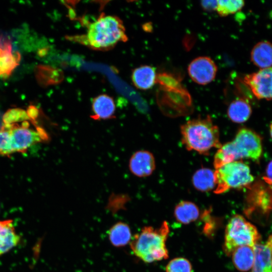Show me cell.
<instances>
[{"label": "cell", "mask_w": 272, "mask_h": 272, "mask_svg": "<svg viewBox=\"0 0 272 272\" xmlns=\"http://www.w3.org/2000/svg\"><path fill=\"white\" fill-rule=\"evenodd\" d=\"M180 133L186 149L201 155H207L212 149H219L222 146L219 127L210 116L187 121L181 125Z\"/></svg>", "instance_id": "cell-1"}, {"label": "cell", "mask_w": 272, "mask_h": 272, "mask_svg": "<svg viewBox=\"0 0 272 272\" xmlns=\"http://www.w3.org/2000/svg\"><path fill=\"white\" fill-rule=\"evenodd\" d=\"M262 153L260 138L252 130L242 128L234 139L218 149L214 158V166L218 169L222 166L237 160L248 158L258 160Z\"/></svg>", "instance_id": "cell-2"}, {"label": "cell", "mask_w": 272, "mask_h": 272, "mask_svg": "<svg viewBox=\"0 0 272 272\" xmlns=\"http://www.w3.org/2000/svg\"><path fill=\"white\" fill-rule=\"evenodd\" d=\"M80 40L93 49L106 50L125 41L127 37L122 21L118 17L103 14L89 25L87 34Z\"/></svg>", "instance_id": "cell-3"}, {"label": "cell", "mask_w": 272, "mask_h": 272, "mask_svg": "<svg viewBox=\"0 0 272 272\" xmlns=\"http://www.w3.org/2000/svg\"><path fill=\"white\" fill-rule=\"evenodd\" d=\"M169 233V226L165 221L157 229L145 227L132 238L130 248L137 257L145 262L166 259L168 252L166 242Z\"/></svg>", "instance_id": "cell-4"}, {"label": "cell", "mask_w": 272, "mask_h": 272, "mask_svg": "<svg viewBox=\"0 0 272 272\" xmlns=\"http://www.w3.org/2000/svg\"><path fill=\"white\" fill-rule=\"evenodd\" d=\"M257 228L240 215L233 216L229 221L225 232L223 249L227 255H231L238 247H254L260 239Z\"/></svg>", "instance_id": "cell-5"}, {"label": "cell", "mask_w": 272, "mask_h": 272, "mask_svg": "<svg viewBox=\"0 0 272 272\" xmlns=\"http://www.w3.org/2000/svg\"><path fill=\"white\" fill-rule=\"evenodd\" d=\"M36 122L26 120L20 123L3 124L2 126L8 132L12 154L24 153L32 146L48 141L49 137L42 127L38 125L35 128L30 127L31 123Z\"/></svg>", "instance_id": "cell-6"}, {"label": "cell", "mask_w": 272, "mask_h": 272, "mask_svg": "<svg viewBox=\"0 0 272 272\" xmlns=\"http://www.w3.org/2000/svg\"><path fill=\"white\" fill-rule=\"evenodd\" d=\"M216 187L214 193L221 194L232 188H241L251 184L254 177L249 166L235 161L226 164L215 171Z\"/></svg>", "instance_id": "cell-7"}, {"label": "cell", "mask_w": 272, "mask_h": 272, "mask_svg": "<svg viewBox=\"0 0 272 272\" xmlns=\"http://www.w3.org/2000/svg\"><path fill=\"white\" fill-rule=\"evenodd\" d=\"M157 97L160 108L167 115L182 116L192 111L190 94L182 85L171 89L160 88Z\"/></svg>", "instance_id": "cell-8"}, {"label": "cell", "mask_w": 272, "mask_h": 272, "mask_svg": "<svg viewBox=\"0 0 272 272\" xmlns=\"http://www.w3.org/2000/svg\"><path fill=\"white\" fill-rule=\"evenodd\" d=\"M217 66L210 57L199 56L189 64L187 72L190 78L195 83L205 85L212 82L217 73Z\"/></svg>", "instance_id": "cell-9"}, {"label": "cell", "mask_w": 272, "mask_h": 272, "mask_svg": "<svg viewBox=\"0 0 272 272\" xmlns=\"http://www.w3.org/2000/svg\"><path fill=\"white\" fill-rule=\"evenodd\" d=\"M243 81L257 98L272 99L271 67L246 75Z\"/></svg>", "instance_id": "cell-10"}, {"label": "cell", "mask_w": 272, "mask_h": 272, "mask_svg": "<svg viewBox=\"0 0 272 272\" xmlns=\"http://www.w3.org/2000/svg\"><path fill=\"white\" fill-rule=\"evenodd\" d=\"M129 169L135 176L145 177L151 175L156 168L154 155L147 150L134 152L129 161Z\"/></svg>", "instance_id": "cell-11"}, {"label": "cell", "mask_w": 272, "mask_h": 272, "mask_svg": "<svg viewBox=\"0 0 272 272\" xmlns=\"http://www.w3.org/2000/svg\"><path fill=\"white\" fill-rule=\"evenodd\" d=\"M254 261L251 272H272V235L263 244L254 247Z\"/></svg>", "instance_id": "cell-12"}, {"label": "cell", "mask_w": 272, "mask_h": 272, "mask_svg": "<svg viewBox=\"0 0 272 272\" xmlns=\"http://www.w3.org/2000/svg\"><path fill=\"white\" fill-rule=\"evenodd\" d=\"M92 115L91 117L97 120H108L115 117L116 106L114 99L111 96L102 94L93 99Z\"/></svg>", "instance_id": "cell-13"}, {"label": "cell", "mask_w": 272, "mask_h": 272, "mask_svg": "<svg viewBox=\"0 0 272 272\" xmlns=\"http://www.w3.org/2000/svg\"><path fill=\"white\" fill-rule=\"evenodd\" d=\"M20 241V236L16 232L11 219L0 221V255L16 246Z\"/></svg>", "instance_id": "cell-14"}, {"label": "cell", "mask_w": 272, "mask_h": 272, "mask_svg": "<svg viewBox=\"0 0 272 272\" xmlns=\"http://www.w3.org/2000/svg\"><path fill=\"white\" fill-rule=\"evenodd\" d=\"M157 75L155 67L143 65L133 70L131 78L137 88L146 90L152 88L156 83Z\"/></svg>", "instance_id": "cell-15"}, {"label": "cell", "mask_w": 272, "mask_h": 272, "mask_svg": "<svg viewBox=\"0 0 272 272\" xmlns=\"http://www.w3.org/2000/svg\"><path fill=\"white\" fill-rule=\"evenodd\" d=\"M20 61V54L19 52L13 53L10 42H6L3 47L0 46V76L11 75Z\"/></svg>", "instance_id": "cell-16"}, {"label": "cell", "mask_w": 272, "mask_h": 272, "mask_svg": "<svg viewBox=\"0 0 272 272\" xmlns=\"http://www.w3.org/2000/svg\"><path fill=\"white\" fill-rule=\"evenodd\" d=\"M251 60L254 64L261 69L272 65V43L261 41L257 43L251 50Z\"/></svg>", "instance_id": "cell-17"}, {"label": "cell", "mask_w": 272, "mask_h": 272, "mask_svg": "<svg viewBox=\"0 0 272 272\" xmlns=\"http://www.w3.org/2000/svg\"><path fill=\"white\" fill-rule=\"evenodd\" d=\"M233 264L239 270L246 271L252 268L254 261V247L242 246L236 248L231 254Z\"/></svg>", "instance_id": "cell-18"}, {"label": "cell", "mask_w": 272, "mask_h": 272, "mask_svg": "<svg viewBox=\"0 0 272 272\" xmlns=\"http://www.w3.org/2000/svg\"><path fill=\"white\" fill-rule=\"evenodd\" d=\"M174 216L177 222L183 224H188L198 219L199 210L194 202L182 200L175 207Z\"/></svg>", "instance_id": "cell-19"}, {"label": "cell", "mask_w": 272, "mask_h": 272, "mask_svg": "<svg viewBox=\"0 0 272 272\" xmlns=\"http://www.w3.org/2000/svg\"><path fill=\"white\" fill-rule=\"evenodd\" d=\"M108 235L110 242L116 247L126 246L132 239L129 226L123 222H118L114 224L109 229Z\"/></svg>", "instance_id": "cell-20"}, {"label": "cell", "mask_w": 272, "mask_h": 272, "mask_svg": "<svg viewBox=\"0 0 272 272\" xmlns=\"http://www.w3.org/2000/svg\"><path fill=\"white\" fill-rule=\"evenodd\" d=\"M194 187L200 191L211 190L216 187L215 171L208 168L197 170L192 177Z\"/></svg>", "instance_id": "cell-21"}, {"label": "cell", "mask_w": 272, "mask_h": 272, "mask_svg": "<svg viewBox=\"0 0 272 272\" xmlns=\"http://www.w3.org/2000/svg\"><path fill=\"white\" fill-rule=\"evenodd\" d=\"M251 113L250 105L245 100L240 98L233 100L227 109L229 118L234 122L242 123L249 118Z\"/></svg>", "instance_id": "cell-22"}, {"label": "cell", "mask_w": 272, "mask_h": 272, "mask_svg": "<svg viewBox=\"0 0 272 272\" xmlns=\"http://www.w3.org/2000/svg\"><path fill=\"white\" fill-rule=\"evenodd\" d=\"M36 73L37 80L41 85L56 84L63 79L62 73L60 70L48 66H38Z\"/></svg>", "instance_id": "cell-23"}, {"label": "cell", "mask_w": 272, "mask_h": 272, "mask_svg": "<svg viewBox=\"0 0 272 272\" xmlns=\"http://www.w3.org/2000/svg\"><path fill=\"white\" fill-rule=\"evenodd\" d=\"M244 5V1L241 0L218 1L216 11L220 16L225 17L238 12Z\"/></svg>", "instance_id": "cell-24"}, {"label": "cell", "mask_w": 272, "mask_h": 272, "mask_svg": "<svg viewBox=\"0 0 272 272\" xmlns=\"http://www.w3.org/2000/svg\"><path fill=\"white\" fill-rule=\"evenodd\" d=\"M26 120H32L28 115L26 110L22 108H12L8 110L3 117V124L20 123Z\"/></svg>", "instance_id": "cell-25"}, {"label": "cell", "mask_w": 272, "mask_h": 272, "mask_svg": "<svg viewBox=\"0 0 272 272\" xmlns=\"http://www.w3.org/2000/svg\"><path fill=\"white\" fill-rule=\"evenodd\" d=\"M166 272H192L190 261L183 257H176L171 260L166 267Z\"/></svg>", "instance_id": "cell-26"}, {"label": "cell", "mask_w": 272, "mask_h": 272, "mask_svg": "<svg viewBox=\"0 0 272 272\" xmlns=\"http://www.w3.org/2000/svg\"><path fill=\"white\" fill-rule=\"evenodd\" d=\"M7 130L1 126L0 129V155L9 156L12 155Z\"/></svg>", "instance_id": "cell-27"}, {"label": "cell", "mask_w": 272, "mask_h": 272, "mask_svg": "<svg viewBox=\"0 0 272 272\" xmlns=\"http://www.w3.org/2000/svg\"><path fill=\"white\" fill-rule=\"evenodd\" d=\"M200 5L203 10L207 12H212L216 10L218 1H202Z\"/></svg>", "instance_id": "cell-28"}, {"label": "cell", "mask_w": 272, "mask_h": 272, "mask_svg": "<svg viewBox=\"0 0 272 272\" xmlns=\"http://www.w3.org/2000/svg\"><path fill=\"white\" fill-rule=\"evenodd\" d=\"M266 176L265 181L269 185L272 184V161L268 164L266 171Z\"/></svg>", "instance_id": "cell-29"}, {"label": "cell", "mask_w": 272, "mask_h": 272, "mask_svg": "<svg viewBox=\"0 0 272 272\" xmlns=\"http://www.w3.org/2000/svg\"><path fill=\"white\" fill-rule=\"evenodd\" d=\"M270 133L272 138V123L270 124Z\"/></svg>", "instance_id": "cell-30"}, {"label": "cell", "mask_w": 272, "mask_h": 272, "mask_svg": "<svg viewBox=\"0 0 272 272\" xmlns=\"http://www.w3.org/2000/svg\"><path fill=\"white\" fill-rule=\"evenodd\" d=\"M270 185H272V184H270Z\"/></svg>", "instance_id": "cell-31"}]
</instances>
